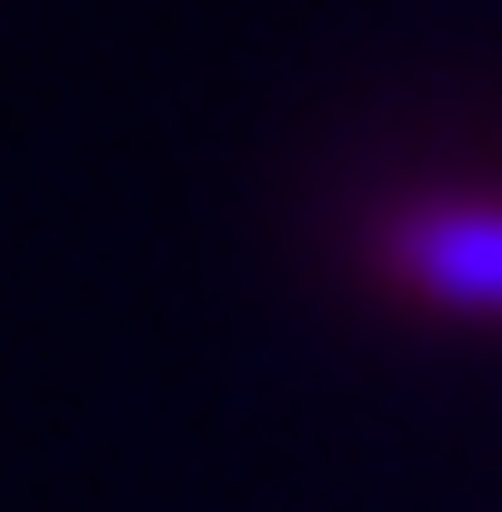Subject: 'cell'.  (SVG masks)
Instances as JSON below:
<instances>
[{
	"instance_id": "1",
	"label": "cell",
	"mask_w": 502,
	"mask_h": 512,
	"mask_svg": "<svg viewBox=\"0 0 502 512\" xmlns=\"http://www.w3.org/2000/svg\"><path fill=\"white\" fill-rule=\"evenodd\" d=\"M382 272L442 312H502V201H422L382 231Z\"/></svg>"
}]
</instances>
